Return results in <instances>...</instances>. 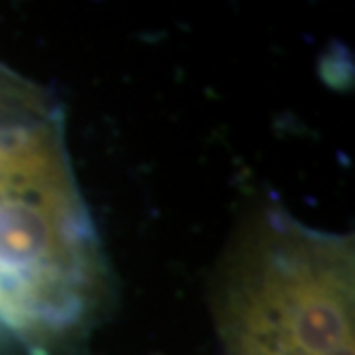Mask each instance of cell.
I'll list each match as a JSON object with an SVG mask.
<instances>
[{"mask_svg": "<svg viewBox=\"0 0 355 355\" xmlns=\"http://www.w3.org/2000/svg\"><path fill=\"white\" fill-rule=\"evenodd\" d=\"M104 268L58 125L0 123V325L21 342H67L95 314Z\"/></svg>", "mask_w": 355, "mask_h": 355, "instance_id": "1", "label": "cell"}, {"mask_svg": "<svg viewBox=\"0 0 355 355\" xmlns=\"http://www.w3.org/2000/svg\"><path fill=\"white\" fill-rule=\"evenodd\" d=\"M215 309L224 355H355L351 238L257 219L219 275Z\"/></svg>", "mask_w": 355, "mask_h": 355, "instance_id": "2", "label": "cell"}]
</instances>
